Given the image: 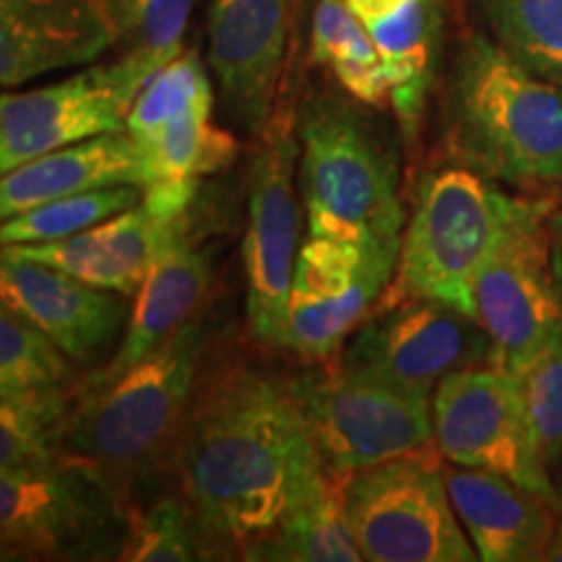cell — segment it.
I'll return each mask as SVG.
<instances>
[{"label": "cell", "instance_id": "d6a6232c", "mask_svg": "<svg viewBox=\"0 0 562 562\" xmlns=\"http://www.w3.org/2000/svg\"><path fill=\"white\" fill-rule=\"evenodd\" d=\"M547 467L562 453V323L550 339L513 370Z\"/></svg>", "mask_w": 562, "mask_h": 562}, {"label": "cell", "instance_id": "ac0fdd59", "mask_svg": "<svg viewBox=\"0 0 562 562\" xmlns=\"http://www.w3.org/2000/svg\"><path fill=\"white\" fill-rule=\"evenodd\" d=\"M456 516L484 562L542 560L562 510L544 495L487 469L442 463Z\"/></svg>", "mask_w": 562, "mask_h": 562}, {"label": "cell", "instance_id": "6da1fadb", "mask_svg": "<svg viewBox=\"0 0 562 562\" xmlns=\"http://www.w3.org/2000/svg\"><path fill=\"white\" fill-rule=\"evenodd\" d=\"M326 472L290 381L232 364L195 393L180 438L182 492L220 547L243 554Z\"/></svg>", "mask_w": 562, "mask_h": 562}, {"label": "cell", "instance_id": "7402d4cb", "mask_svg": "<svg viewBox=\"0 0 562 562\" xmlns=\"http://www.w3.org/2000/svg\"><path fill=\"white\" fill-rule=\"evenodd\" d=\"M144 182V157L128 133H104L42 154L0 175V224L66 195Z\"/></svg>", "mask_w": 562, "mask_h": 562}, {"label": "cell", "instance_id": "74e56055", "mask_svg": "<svg viewBox=\"0 0 562 562\" xmlns=\"http://www.w3.org/2000/svg\"><path fill=\"white\" fill-rule=\"evenodd\" d=\"M13 560H21L19 554H16V550H11L9 544L0 542V562H13Z\"/></svg>", "mask_w": 562, "mask_h": 562}, {"label": "cell", "instance_id": "484cf974", "mask_svg": "<svg viewBox=\"0 0 562 562\" xmlns=\"http://www.w3.org/2000/svg\"><path fill=\"white\" fill-rule=\"evenodd\" d=\"M74 389L0 396V469L40 472L66 461V422Z\"/></svg>", "mask_w": 562, "mask_h": 562}, {"label": "cell", "instance_id": "603a6c76", "mask_svg": "<svg viewBox=\"0 0 562 562\" xmlns=\"http://www.w3.org/2000/svg\"><path fill=\"white\" fill-rule=\"evenodd\" d=\"M347 476L328 469L292 505L277 529L252 542L243 558L273 562H360L362 552L351 537L347 510H344Z\"/></svg>", "mask_w": 562, "mask_h": 562}, {"label": "cell", "instance_id": "30bf717a", "mask_svg": "<svg viewBox=\"0 0 562 562\" xmlns=\"http://www.w3.org/2000/svg\"><path fill=\"white\" fill-rule=\"evenodd\" d=\"M432 440L442 461L508 476L560 508L521 389L503 364L456 370L435 385Z\"/></svg>", "mask_w": 562, "mask_h": 562}, {"label": "cell", "instance_id": "7c38bea8", "mask_svg": "<svg viewBox=\"0 0 562 562\" xmlns=\"http://www.w3.org/2000/svg\"><path fill=\"white\" fill-rule=\"evenodd\" d=\"M398 250L328 237L302 243L286 305L284 349L311 362L339 355L391 284Z\"/></svg>", "mask_w": 562, "mask_h": 562}, {"label": "cell", "instance_id": "e0dca14e", "mask_svg": "<svg viewBox=\"0 0 562 562\" xmlns=\"http://www.w3.org/2000/svg\"><path fill=\"white\" fill-rule=\"evenodd\" d=\"M112 45L108 0H0V87L87 66Z\"/></svg>", "mask_w": 562, "mask_h": 562}, {"label": "cell", "instance_id": "52a82bcc", "mask_svg": "<svg viewBox=\"0 0 562 562\" xmlns=\"http://www.w3.org/2000/svg\"><path fill=\"white\" fill-rule=\"evenodd\" d=\"M128 518V495L83 461L0 469V542L21 560H121Z\"/></svg>", "mask_w": 562, "mask_h": 562}, {"label": "cell", "instance_id": "44dd1931", "mask_svg": "<svg viewBox=\"0 0 562 562\" xmlns=\"http://www.w3.org/2000/svg\"><path fill=\"white\" fill-rule=\"evenodd\" d=\"M144 157L140 203L154 220H186L203 178L227 170L240 154L232 133L211 123V104L182 112L138 144Z\"/></svg>", "mask_w": 562, "mask_h": 562}, {"label": "cell", "instance_id": "8fae6325", "mask_svg": "<svg viewBox=\"0 0 562 562\" xmlns=\"http://www.w3.org/2000/svg\"><path fill=\"white\" fill-rule=\"evenodd\" d=\"M552 206L518 199L501 243L474 281V318L495 347V362L518 370L562 323L550 256Z\"/></svg>", "mask_w": 562, "mask_h": 562}, {"label": "cell", "instance_id": "9a60e30c", "mask_svg": "<svg viewBox=\"0 0 562 562\" xmlns=\"http://www.w3.org/2000/svg\"><path fill=\"white\" fill-rule=\"evenodd\" d=\"M0 305L30 321L79 368H94L115 347L131 311L117 292L97 290L0 248Z\"/></svg>", "mask_w": 562, "mask_h": 562}, {"label": "cell", "instance_id": "e575fe53", "mask_svg": "<svg viewBox=\"0 0 562 562\" xmlns=\"http://www.w3.org/2000/svg\"><path fill=\"white\" fill-rule=\"evenodd\" d=\"M406 3H409V0H347V5L355 11V16L360 19L362 24H368L372 19L389 16V13L398 11Z\"/></svg>", "mask_w": 562, "mask_h": 562}, {"label": "cell", "instance_id": "d590c367", "mask_svg": "<svg viewBox=\"0 0 562 562\" xmlns=\"http://www.w3.org/2000/svg\"><path fill=\"white\" fill-rule=\"evenodd\" d=\"M542 562H562V518H560L558 529H554V533H552L550 544H547Z\"/></svg>", "mask_w": 562, "mask_h": 562}, {"label": "cell", "instance_id": "ba28073f", "mask_svg": "<svg viewBox=\"0 0 562 562\" xmlns=\"http://www.w3.org/2000/svg\"><path fill=\"white\" fill-rule=\"evenodd\" d=\"M313 440L328 469L355 474L432 442V398L344 372L336 360L294 378Z\"/></svg>", "mask_w": 562, "mask_h": 562}, {"label": "cell", "instance_id": "1f68e13d", "mask_svg": "<svg viewBox=\"0 0 562 562\" xmlns=\"http://www.w3.org/2000/svg\"><path fill=\"white\" fill-rule=\"evenodd\" d=\"M201 104L214 108V89H211L206 68H203L199 53H180L140 89L128 110L125 133L140 144V140L151 138L161 125L180 117L182 112L201 108Z\"/></svg>", "mask_w": 562, "mask_h": 562}, {"label": "cell", "instance_id": "f1b7e54d", "mask_svg": "<svg viewBox=\"0 0 562 562\" xmlns=\"http://www.w3.org/2000/svg\"><path fill=\"white\" fill-rule=\"evenodd\" d=\"M220 550L214 537L201 524L188 501L161 497L146 510H133L128 518L123 562H191L209 560Z\"/></svg>", "mask_w": 562, "mask_h": 562}, {"label": "cell", "instance_id": "8d00e7d4", "mask_svg": "<svg viewBox=\"0 0 562 562\" xmlns=\"http://www.w3.org/2000/svg\"><path fill=\"white\" fill-rule=\"evenodd\" d=\"M547 472H550L554 495H558V503H560V510H562V453L550 463V467H547Z\"/></svg>", "mask_w": 562, "mask_h": 562}, {"label": "cell", "instance_id": "d6986e66", "mask_svg": "<svg viewBox=\"0 0 562 562\" xmlns=\"http://www.w3.org/2000/svg\"><path fill=\"white\" fill-rule=\"evenodd\" d=\"M172 224L154 220L140 203L66 240L5 245L3 250L66 271L97 290L136 294Z\"/></svg>", "mask_w": 562, "mask_h": 562}, {"label": "cell", "instance_id": "7a4b0ae2", "mask_svg": "<svg viewBox=\"0 0 562 562\" xmlns=\"http://www.w3.org/2000/svg\"><path fill=\"white\" fill-rule=\"evenodd\" d=\"M206 349L209 323L188 318L121 375L79 385L66 422V459L100 469L128 495V484L180 442Z\"/></svg>", "mask_w": 562, "mask_h": 562}, {"label": "cell", "instance_id": "83f0119b", "mask_svg": "<svg viewBox=\"0 0 562 562\" xmlns=\"http://www.w3.org/2000/svg\"><path fill=\"white\" fill-rule=\"evenodd\" d=\"M482 9L497 45L562 83V0H482Z\"/></svg>", "mask_w": 562, "mask_h": 562}, {"label": "cell", "instance_id": "3957f363", "mask_svg": "<svg viewBox=\"0 0 562 562\" xmlns=\"http://www.w3.org/2000/svg\"><path fill=\"white\" fill-rule=\"evenodd\" d=\"M456 146L487 178L508 186L562 180V89L476 37L456 76Z\"/></svg>", "mask_w": 562, "mask_h": 562}, {"label": "cell", "instance_id": "4fadbf2b", "mask_svg": "<svg viewBox=\"0 0 562 562\" xmlns=\"http://www.w3.org/2000/svg\"><path fill=\"white\" fill-rule=\"evenodd\" d=\"M297 140L284 125L266 128V146L250 170L248 229L243 240L250 334L284 349L286 305L300 250V199L294 167Z\"/></svg>", "mask_w": 562, "mask_h": 562}, {"label": "cell", "instance_id": "9c48e42d", "mask_svg": "<svg viewBox=\"0 0 562 562\" xmlns=\"http://www.w3.org/2000/svg\"><path fill=\"white\" fill-rule=\"evenodd\" d=\"M334 360L351 375L427 396L456 370L497 364L495 347L474 315L422 297L378 302Z\"/></svg>", "mask_w": 562, "mask_h": 562}, {"label": "cell", "instance_id": "4dcf8cb0", "mask_svg": "<svg viewBox=\"0 0 562 562\" xmlns=\"http://www.w3.org/2000/svg\"><path fill=\"white\" fill-rule=\"evenodd\" d=\"M70 364L40 328L0 305V396L70 389Z\"/></svg>", "mask_w": 562, "mask_h": 562}, {"label": "cell", "instance_id": "277c9868", "mask_svg": "<svg viewBox=\"0 0 562 562\" xmlns=\"http://www.w3.org/2000/svg\"><path fill=\"white\" fill-rule=\"evenodd\" d=\"M300 193L311 237L402 248L396 161L355 112L315 102L300 125Z\"/></svg>", "mask_w": 562, "mask_h": 562}, {"label": "cell", "instance_id": "d4e9b609", "mask_svg": "<svg viewBox=\"0 0 562 562\" xmlns=\"http://www.w3.org/2000/svg\"><path fill=\"white\" fill-rule=\"evenodd\" d=\"M313 60L331 68L355 100L370 108L391 104V83L381 53L347 0H318L315 5Z\"/></svg>", "mask_w": 562, "mask_h": 562}, {"label": "cell", "instance_id": "5b68a950", "mask_svg": "<svg viewBox=\"0 0 562 562\" xmlns=\"http://www.w3.org/2000/svg\"><path fill=\"white\" fill-rule=\"evenodd\" d=\"M516 201L469 167L427 175L414 199L396 271L378 302L438 300L474 315V281L501 243Z\"/></svg>", "mask_w": 562, "mask_h": 562}, {"label": "cell", "instance_id": "2e32d148", "mask_svg": "<svg viewBox=\"0 0 562 562\" xmlns=\"http://www.w3.org/2000/svg\"><path fill=\"white\" fill-rule=\"evenodd\" d=\"M290 37V0H214L209 63L229 121L250 136L269 128Z\"/></svg>", "mask_w": 562, "mask_h": 562}, {"label": "cell", "instance_id": "f546056e", "mask_svg": "<svg viewBox=\"0 0 562 562\" xmlns=\"http://www.w3.org/2000/svg\"><path fill=\"white\" fill-rule=\"evenodd\" d=\"M140 199L144 195H140L138 186H115L42 203V206L26 211L16 220L0 224V248L66 240V237L79 235V232L94 227V224L110 220L125 209L138 206Z\"/></svg>", "mask_w": 562, "mask_h": 562}, {"label": "cell", "instance_id": "836d02e7", "mask_svg": "<svg viewBox=\"0 0 562 562\" xmlns=\"http://www.w3.org/2000/svg\"><path fill=\"white\" fill-rule=\"evenodd\" d=\"M547 229H550V256H552L554 290H558V297L562 302V209L550 211Z\"/></svg>", "mask_w": 562, "mask_h": 562}, {"label": "cell", "instance_id": "5bb4252c", "mask_svg": "<svg viewBox=\"0 0 562 562\" xmlns=\"http://www.w3.org/2000/svg\"><path fill=\"white\" fill-rule=\"evenodd\" d=\"M136 102L115 66L87 68L50 87L0 94V175L42 154L123 133Z\"/></svg>", "mask_w": 562, "mask_h": 562}, {"label": "cell", "instance_id": "8992f818", "mask_svg": "<svg viewBox=\"0 0 562 562\" xmlns=\"http://www.w3.org/2000/svg\"><path fill=\"white\" fill-rule=\"evenodd\" d=\"M344 510L362 560H480L456 516L435 440L349 474L344 484Z\"/></svg>", "mask_w": 562, "mask_h": 562}, {"label": "cell", "instance_id": "cb8c5ba5", "mask_svg": "<svg viewBox=\"0 0 562 562\" xmlns=\"http://www.w3.org/2000/svg\"><path fill=\"white\" fill-rule=\"evenodd\" d=\"M199 0H108L115 42L123 47L112 60L133 94L182 53V37Z\"/></svg>", "mask_w": 562, "mask_h": 562}, {"label": "cell", "instance_id": "ffe728a7", "mask_svg": "<svg viewBox=\"0 0 562 562\" xmlns=\"http://www.w3.org/2000/svg\"><path fill=\"white\" fill-rule=\"evenodd\" d=\"M211 281L209 252L188 235L186 224L175 222L151 263L133 305L121 347L102 370L91 372L89 383H102L144 360L172 331L193 318Z\"/></svg>", "mask_w": 562, "mask_h": 562}, {"label": "cell", "instance_id": "4316f807", "mask_svg": "<svg viewBox=\"0 0 562 562\" xmlns=\"http://www.w3.org/2000/svg\"><path fill=\"white\" fill-rule=\"evenodd\" d=\"M368 32L381 53L391 83V108L406 133H414L422 115L430 70V32L425 0H409L389 16L368 21Z\"/></svg>", "mask_w": 562, "mask_h": 562}]
</instances>
